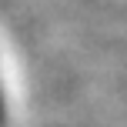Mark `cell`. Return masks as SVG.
<instances>
[{
  "label": "cell",
  "mask_w": 127,
  "mask_h": 127,
  "mask_svg": "<svg viewBox=\"0 0 127 127\" xmlns=\"http://www.w3.org/2000/svg\"><path fill=\"white\" fill-rule=\"evenodd\" d=\"M3 114H7V107H3V94H0V127H3Z\"/></svg>",
  "instance_id": "1"
}]
</instances>
